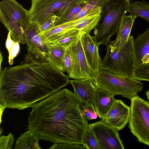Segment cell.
<instances>
[{"instance_id":"277c9868","label":"cell","mask_w":149,"mask_h":149,"mask_svg":"<svg viewBox=\"0 0 149 149\" xmlns=\"http://www.w3.org/2000/svg\"><path fill=\"white\" fill-rule=\"evenodd\" d=\"M134 40V36H130L122 46L116 45L113 41L108 43L100 70L118 75L132 76L135 62Z\"/></svg>"},{"instance_id":"f1b7e54d","label":"cell","mask_w":149,"mask_h":149,"mask_svg":"<svg viewBox=\"0 0 149 149\" xmlns=\"http://www.w3.org/2000/svg\"><path fill=\"white\" fill-rule=\"evenodd\" d=\"M81 107L85 117L88 120H90L97 118V114L93 107L82 103Z\"/></svg>"},{"instance_id":"7a4b0ae2","label":"cell","mask_w":149,"mask_h":149,"mask_svg":"<svg viewBox=\"0 0 149 149\" xmlns=\"http://www.w3.org/2000/svg\"><path fill=\"white\" fill-rule=\"evenodd\" d=\"M82 103L66 88L55 92L31 106L28 129L39 140L83 144L89 125L81 110Z\"/></svg>"},{"instance_id":"7c38bea8","label":"cell","mask_w":149,"mask_h":149,"mask_svg":"<svg viewBox=\"0 0 149 149\" xmlns=\"http://www.w3.org/2000/svg\"><path fill=\"white\" fill-rule=\"evenodd\" d=\"M39 29L38 23L30 21L26 31L27 49L36 59L46 61L48 49L40 37Z\"/></svg>"},{"instance_id":"5bb4252c","label":"cell","mask_w":149,"mask_h":149,"mask_svg":"<svg viewBox=\"0 0 149 149\" xmlns=\"http://www.w3.org/2000/svg\"><path fill=\"white\" fill-rule=\"evenodd\" d=\"M75 95L84 104L95 108V98L97 89L93 82L89 80L74 79L69 80Z\"/></svg>"},{"instance_id":"d6986e66","label":"cell","mask_w":149,"mask_h":149,"mask_svg":"<svg viewBox=\"0 0 149 149\" xmlns=\"http://www.w3.org/2000/svg\"><path fill=\"white\" fill-rule=\"evenodd\" d=\"M78 36V30L71 29L52 37L44 43L46 45L54 44L68 49L76 41Z\"/></svg>"},{"instance_id":"cb8c5ba5","label":"cell","mask_w":149,"mask_h":149,"mask_svg":"<svg viewBox=\"0 0 149 149\" xmlns=\"http://www.w3.org/2000/svg\"><path fill=\"white\" fill-rule=\"evenodd\" d=\"M77 20L73 21L55 26L43 32L39 33L44 43L53 37L73 29L74 27L77 23Z\"/></svg>"},{"instance_id":"83f0119b","label":"cell","mask_w":149,"mask_h":149,"mask_svg":"<svg viewBox=\"0 0 149 149\" xmlns=\"http://www.w3.org/2000/svg\"><path fill=\"white\" fill-rule=\"evenodd\" d=\"M58 19V18L55 15H50L45 18L39 25V33L43 32L54 26Z\"/></svg>"},{"instance_id":"d6a6232c","label":"cell","mask_w":149,"mask_h":149,"mask_svg":"<svg viewBox=\"0 0 149 149\" xmlns=\"http://www.w3.org/2000/svg\"><path fill=\"white\" fill-rule=\"evenodd\" d=\"M71 65V58L69 48L67 49L64 60L63 72H66L68 74L70 70Z\"/></svg>"},{"instance_id":"e0dca14e","label":"cell","mask_w":149,"mask_h":149,"mask_svg":"<svg viewBox=\"0 0 149 149\" xmlns=\"http://www.w3.org/2000/svg\"><path fill=\"white\" fill-rule=\"evenodd\" d=\"M47 45L48 51L46 61L51 65L63 72L64 60L68 49L54 44Z\"/></svg>"},{"instance_id":"4fadbf2b","label":"cell","mask_w":149,"mask_h":149,"mask_svg":"<svg viewBox=\"0 0 149 149\" xmlns=\"http://www.w3.org/2000/svg\"><path fill=\"white\" fill-rule=\"evenodd\" d=\"M81 39L87 61L96 74L100 70L102 62L99 54V45L89 33L82 35Z\"/></svg>"},{"instance_id":"4dcf8cb0","label":"cell","mask_w":149,"mask_h":149,"mask_svg":"<svg viewBox=\"0 0 149 149\" xmlns=\"http://www.w3.org/2000/svg\"><path fill=\"white\" fill-rule=\"evenodd\" d=\"M49 149H86L83 144H71L61 143H54Z\"/></svg>"},{"instance_id":"3957f363","label":"cell","mask_w":149,"mask_h":149,"mask_svg":"<svg viewBox=\"0 0 149 149\" xmlns=\"http://www.w3.org/2000/svg\"><path fill=\"white\" fill-rule=\"evenodd\" d=\"M130 0H108L103 7L95 28L93 37L99 45H106L110 37L117 33L128 12Z\"/></svg>"},{"instance_id":"44dd1931","label":"cell","mask_w":149,"mask_h":149,"mask_svg":"<svg viewBox=\"0 0 149 149\" xmlns=\"http://www.w3.org/2000/svg\"><path fill=\"white\" fill-rule=\"evenodd\" d=\"M37 136L29 130L21 134L15 143V149H41Z\"/></svg>"},{"instance_id":"8fae6325","label":"cell","mask_w":149,"mask_h":149,"mask_svg":"<svg viewBox=\"0 0 149 149\" xmlns=\"http://www.w3.org/2000/svg\"><path fill=\"white\" fill-rule=\"evenodd\" d=\"M130 113V107L121 100H116L102 120L119 131L128 123Z\"/></svg>"},{"instance_id":"484cf974","label":"cell","mask_w":149,"mask_h":149,"mask_svg":"<svg viewBox=\"0 0 149 149\" xmlns=\"http://www.w3.org/2000/svg\"><path fill=\"white\" fill-rule=\"evenodd\" d=\"M132 76L140 81H149V63L134 65Z\"/></svg>"},{"instance_id":"d590c367","label":"cell","mask_w":149,"mask_h":149,"mask_svg":"<svg viewBox=\"0 0 149 149\" xmlns=\"http://www.w3.org/2000/svg\"><path fill=\"white\" fill-rule=\"evenodd\" d=\"M146 94L149 103V90L146 92Z\"/></svg>"},{"instance_id":"d4e9b609","label":"cell","mask_w":149,"mask_h":149,"mask_svg":"<svg viewBox=\"0 0 149 149\" xmlns=\"http://www.w3.org/2000/svg\"><path fill=\"white\" fill-rule=\"evenodd\" d=\"M86 1L78 4L65 12L58 19L54 26L73 21L75 17L85 6Z\"/></svg>"},{"instance_id":"6da1fadb","label":"cell","mask_w":149,"mask_h":149,"mask_svg":"<svg viewBox=\"0 0 149 149\" xmlns=\"http://www.w3.org/2000/svg\"><path fill=\"white\" fill-rule=\"evenodd\" d=\"M69 77L45 60L26 54L24 61L0 70V104L23 109L67 86Z\"/></svg>"},{"instance_id":"603a6c76","label":"cell","mask_w":149,"mask_h":149,"mask_svg":"<svg viewBox=\"0 0 149 149\" xmlns=\"http://www.w3.org/2000/svg\"><path fill=\"white\" fill-rule=\"evenodd\" d=\"M128 12L130 15L141 17L149 22V3L145 0L131 2Z\"/></svg>"},{"instance_id":"30bf717a","label":"cell","mask_w":149,"mask_h":149,"mask_svg":"<svg viewBox=\"0 0 149 149\" xmlns=\"http://www.w3.org/2000/svg\"><path fill=\"white\" fill-rule=\"evenodd\" d=\"M100 149H124L118 130L101 120L88 125Z\"/></svg>"},{"instance_id":"9c48e42d","label":"cell","mask_w":149,"mask_h":149,"mask_svg":"<svg viewBox=\"0 0 149 149\" xmlns=\"http://www.w3.org/2000/svg\"><path fill=\"white\" fill-rule=\"evenodd\" d=\"M79 34L76 41L69 47L71 65L69 77L74 79L89 80L93 82L96 74L89 64Z\"/></svg>"},{"instance_id":"7402d4cb","label":"cell","mask_w":149,"mask_h":149,"mask_svg":"<svg viewBox=\"0 0 149 149\" xmlns=\"http://www.w3.org/2000/svg\"><path fill=\"white\" fill-rule=\"evenodd\" d=\"M108 0H87L85 6L74 19L75 21L87 15L100 13Z\"/></svg>"},{"instance_id":"e575fe53","label":"cell","mask_w":149,"mask_h":149,"mask_svg":"<svg viewBox=\"0 0 149 149\" xmlns=\"http://www.w3.org/2000/svg\"><path fill=\"white\" fill-rule=\"evenodd\" d=\"M0 70L1 69V63L3 61V56L2 55V53H1V52H0Z\"/></svg>"},{"instance_id":"ac0fdd59","label":"cell","mask_w":149,"mask_h":149,"mask_svg":"<svg viewBox=\"0 0 149 149\" xmlns=\"http://www.w3.org/2000/svg\"><path fill=\"white\" fill-rule=\"evenodd\" d=\"M137 17L131 15H125L123 18L117 32V37L113 41L116 44L122 46L127 42L135 19Z\"/></svg>"},{"instance_id":"ba28073f","label":"cell","mask_w":149,"mask_h":149,"mask_svg":"<svg viewBox=\"0 0 149 149\" xmlns=\"http://www.w3.org/2000/svg\"><path fill=\"white\" fill-rule=\"evenodd\" d=\"M86 0H31L30 21L40 25L45 18L55 15L59 18L65 12Z\"/></svg>"},{"instance_id":"f546056e","label":"cell","mask_w":149,"mask_h":149,"mask_svg":"<svg viewBox=\"0 0 149 149\" xmlns=\"http://www.w3.org/2000/svg\"><path fill=\"white\" fill-rule=\"evenodd\" d=\"M14 138L10 133L7 136H2L0 137V149H10L13 148Z\"/></svg>"},{"instance_id":"4316f807","label":"cell","mask_w":149,"mask_h":149,"mask_svg":"<svg viewBox=\"0 0 149 149\" xmlns=\"http://www.w3.org/2000/svg\"><path fill=\"white\" fill-rule=\"evenodd\" d=\"M83 144L87 149H100L97 139L89 127L84 134Z\"/></svg>"},{"instance_id":"8992f818","label":"cell","mask_w":149,"mask_h":149,"mask_svg":"<svg viewBox=\"0 0 149 149\" xmlns=\"http://www.w3.org/2000/svg\"><path fill=\"white\" fill-rule=\"evenodd\" d=\"M96 88L102 89L114 96L120 95L131 100L141 91L143 84L132 76H123L100 70L93 82Z\"/></svg>"},{"instance_id":"2e32d148","label":"cell","mask_w":149,"mask_h":149,"mask_svg":"<svg viewBox=\"0 0 149 149\" xmlns=\"http://www.w3.org/2000/svg\"><path fill=\"white\" fill-rule=\"evenodd\" d=\"M112 94L102 89H97L95 98V109L98 116L102 119L116 100Z\"/></svg>"},{"instance_id":"5b68a950","label":"cell","mask_w":149,"mask_h":149,"mask_svg":"<svg viewBox=\"0 0 149 149\" xmlns=\"http://www.w3.org/2000/svg\"><path fill=\"white\" fill-rule=\"evenodd\" d=\"M29 10L15 0H3L0 2V19L15 42L20 43L27 40L26 31L30 22Z\"/></svg>"},{"instance_id":"9a60e30c","label":"cell","mask_w":149,"mask_h":149,"mask_svg":"<svg viewBox=\"0 0 149 149\" xmlns=\"http://www.w3.org/2000/svg\"><path fill=\"white\" fill-rule=\"evenodd\" d=\"M135 65L149 63V28L134 41Z\"/></svg>"},{"instance_id":"ffe728a7","label":"cell","mask_w":149,"mask_h":149,"mask_svg":"<svg viewBox=\"0 0 149 149\" xmlns=\"http://www.w3.org/2000/svg\"><path fill=\"white\" fill-rule=\"evenodd\" d=\"M100 13L87 15L78 19L73 29L78 30L79 34L81 36L87 33H90L98 22Z\"/></svg>"},{"instance_id":"52a82bcc","label":"cell","mask_w":149,"mask_h":149,"mask_svg":"<svg viewBox=\"0 0 149 149\" xmlns=\"http://www.w3.org/2000/svg\"><path fill=\"white\" fill-rule=\"evenodd\" d=\"M128 127L139 141L149 146V103L136 95L131 100Z\"/></svg>"},{"instance_id":"1f68e13d","label":"cell","mask_w":149,"mask_h":149,"mask_svg":"<svg viewBox=\"0 0 149 149\" xmlns=\"http://www.w3.org/2000/svg\"><path fill=\"white\" fill-rule=\"evenodd\" d=\"M19 43L18 42H15L10 52H8V63L10 65L13 64L14 58L19 53L20 49Z\"/></svg>"},{"instance_id":"836d02e7","label":"cell","mask_w":149,"mask_h":149,"mask_svg":"<svg viewBox=\"0 0 149 149\" xmlns=\"http://www.w3.org/2000/svg\"><path fill=\"white\" fill-rule=\"evenodd\" d=\"M15 42L13 40L11 36L10 32L9 31L5 44L6 47L8 51V52H10Z\"/></svg>"}]
</instances>
